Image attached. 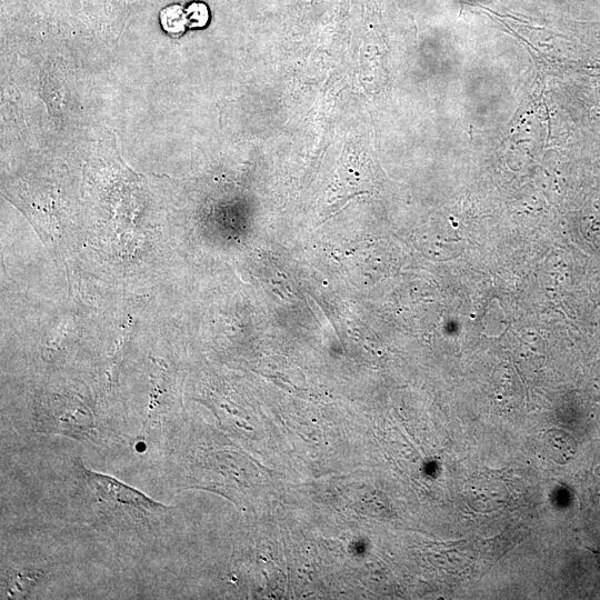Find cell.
Returning a JSON list of instances; mask_svg holds the SVG:
<instances>
[{
	"mask_svg": "<svg viewBox=\"0 0 600 600\" xmlns=\"http://www.w3.org/2000/svg\"><path fill=\"white\" fill-rule=\"evenodd\" d=\"M542 443L548 457L559 464H567L577 453L574 438L561 429H549L543 434Z\"/></svg>",
	"mask_w": 600,
	"mask_h": 600,
	"instance_id": "3957f363",
	"label": "cell"
},
{
	"mask_svg": "<svg viewBox=\"0 0 600 600\" xmlns=\"http://www.w3.org/2000/svg\"><path fill=\"white\" fill-rule=\"evenodd\" d=\"M159 18L163 30L173 37L182 34L188 27L186 9L180 4L164 7L160 11Z\"/></svg>",
	"mask_w": 600,
	"mask_h": 600,
	"instance_id": "277c9868",
	"label": "cell"
},
{
	"mask_svg": "<svg viewBox=\"0 0 600 600\" xmlns=\"http://www.w3.org/2000/svg\"><path fill=\"white\" fill-rule=\"evenodd\" d=\"M188 28H203L209 21V9L206 3L194 1L186 8Z\"/></svg>",
	"mask_w": 600,
	"mask_h": 600,
	"instance_id": "5b68a950",
	"label": "cell"
},
{
	"mask_svg": "<svg viewBox=\"0 0 600 600\" xmlns=\"http://www.w3.org/2000/svg\"><path fill=\"white\" fill-rule=\"evenodd\" d=\"M49 569L29 564L6 569L2 573V599L24 598L49 578Z\"/></svg>",
	"mask_w": 600,
	"mask_h": 600,
	"instance_id": "7a4b0ae2",
	"label": "cell"
},
{
	"mask_svg": "<svg viewBox=\"0 0 600 600\" xmlns=\"http://www.w3.org/2000/svg\"><path fill=\"white\" fill-rule=\"evenodd\" d=\"M76 504L81 506L84 521L113 532H149L171 513L162 504L143 492L112 476L88 469L80 460L74 461Z\"/></svg>",
	"mask_w": 600,
	"mask_h": 600,
	"instance_id": "6da1fadb",
	"label": "cell"
}]
</instances>
